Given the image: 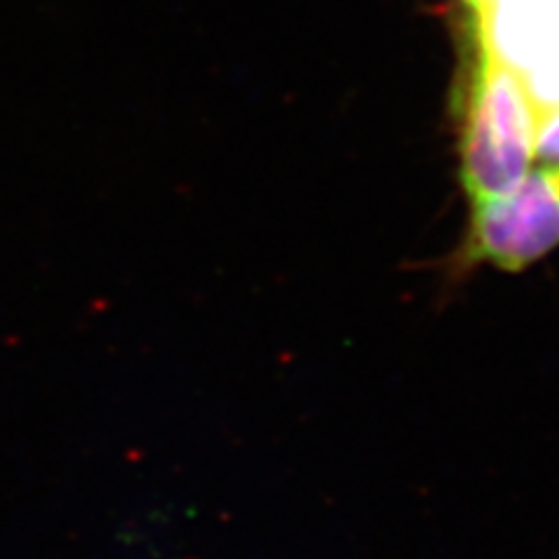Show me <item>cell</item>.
I'll use <instances>...</instances> for the list:
<instances>
[{"label": "cell", "instance_id": "4", "mask_svg": "<svg viewBox=\"0 0 559 559\" xmlns=\"http://www.w3.org/2000/svg\"><path fill=\"white\" fill-rule=\"evenodd\" d=\"M534 154H538L540 159L559 162V108H552L538 117Z\"/></svg>", "mask_w": 559, "mask_h": 559}, {"label": "cell", "instance_id": "3", "mask_svg": "<svg viewBox=\"0 0 559 559\" xmlns=\"http://www.w3.org/2000/svg\"><path fill=\"white\" fill-rule=\"evenodd\" d=\"M476 35L511 66L538 117L559 105V0H492L476 12Z\"/></svg>", "mask_w": 559, "mask_h": 559}, {"label": "cell", "instance_id": "1", "mask_svg": "<svg viewBox=\"0 0 559 559\" xmlns=\"http://www.w3.org/2000/svg\"><path fill=\"white\" fill-rule=\"evenodd\" d=\"M536 124L538 110L527 86L478 38L462 133V182L474 205L511 194L524 180L534 159Z\"/></svg>", "mask_w": 559, "mask_h": 559}, {"label": "cell", "instance_id": "2", "mask_svg": "<svg viewBox=\"0 0 559 559\" xmlns=\"http://www.w3.org/2000/svg\"><path fill=\"white\" fill-rule=\"evenodd\" d=\"M559 245V166H544L501 199L476 205L471 259L522 271Z\"/></svg>", "mask_w": 559, "mask_h": 559}]
</instances>
